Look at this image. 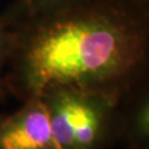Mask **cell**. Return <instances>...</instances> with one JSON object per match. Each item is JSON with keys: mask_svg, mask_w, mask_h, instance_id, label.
I'll use <instances>...</instances> for the list:
<instances>
[{"mask_svg": "<svg viewBox=\"0 0 149 149\" xmlns=\"http://www.w3.org/2000/svg\"><path fill=\"white\" fill-rule=\"evenodd\" d=\"M11 29L5 83L21 102L56 86L123 100L149 77V12L134 0H90Z\"/></svg>", "mask_w": 149, "mask_h": 149, "instance_id": "obj_1", "label": "cell"}, {"mask_svg": "<svg viewBox=\"0 0 149 149\" xmlns=\"http://www.w3.org/2000/svg\"><path fill=\"white\" fill-rule=\"evenodd\" d=\"M39 95L47 106L59 149H112L122 143L120 97L66 86L50 87Z\"/></svg>", "mask_w": 149, "mask_h": 149, "instance_id": "obj_2", "label": "cell"}, {"mask_svg": "<svg viewBox=\"0 0 149 149\" xmlns=\"http://www.w3.org/2000/svg\"><path fill=\"white\" fill-rule=\"evenodd\" d=\"M0 149H59L41 96L29 97L18 111L1 116Z\"/></svg>", "mask_w": 149, "mask_h": 149, "instance_id": "obj_3", "label": "cell"}, {"mask_svg": "<svg viewBox=\"0 0 149 149\" xmlns=\"http://www.w3.org/2000/svg\"><path fill=\"white\" fill-rule=\"evenodd\" d=\"M124 145L149 141V77L122 100Z\"/></svg>", "mask_w": 149, "mask_h": 149, "instance_id": "obj_4", "label": "cell"}, {"mask_svg": "<svg viewBox=\"0 0 149 149\" xmlns=\"http://www.w3.org/2000/svg\"><path fill=\"white\" fill-rule=\"evenodd\" d=\"M90 0H12L0 15L10 28L41 17L66 10Z\"/></svg>", "mask_w": 149, "mask_h": 149, "instance_id": "obj_5", "label": "cell"}, {"mask_svg": "<svg viewBox=\"0 0 149 149\" xmlns=\"http://www.w3.org/2000/svg\"><path fill=\"white\" fill-rule=\"evenodd\" d=\"M13 45V32L9 26H7L0 16V101H3L8 96L5 83L6 70L10 59Z\"/></svg>", "mask_w": 149, "mask_h": 149, "instance_id": "obj_6", "label": "cell"}, {"mask_svg": "<svg viewBox=\"0 0 149 149\" xmlns=\"http://www.w3.org/2000/svg\"><path fill=\"white\" fill-rule=\"evenodd\" d=\"M124 149H149V141L124 145Z\"/></svg>", "mask_w": 149, "mask_h": 149, "instance_id": "obj_7", "label": "cell"}, {"mask_svg": "<svg viewBox=\"0 0 149 149\" xmlns=\"http://www.w3.org/2000/svg\"><path fill=\"white\" fill-rule=\"evenodd\" d=\"M135 2H137L140 7H143L144 9L149 12V0H134Z\"/></svg>", "mask_w": 149, "mask_h": 149, "instance_id": "obj_8", "label": "cell"}, {"mask_svg": "<svg viewBox=\"0 0 149 149\" xmlns=\"http://www.w3.org/2000/svg\"><path fill=\"white\" fill-rule=\"evenodd\" d=\"M2 115H3V114H1V113H0V118H1V116H2Z\"/></svg>", "mask_w": 149, "mask_h": 149, "instance_id": "obj_9", "label": "cell"}]
</instances>
